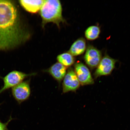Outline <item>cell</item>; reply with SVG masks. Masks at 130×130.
<instances>
[{
    "label": "cell",
    "mask_w": 130,
    "mask_h": 130,
    "mask_svg": "<svg viewBox=\"0 0 130 130\" xmlns=\"http://www.w3.org/2000/svg\"><path fill=\"white\" fill-rule=\"evenodd\" d=\"M24 36L15 4L12 1L0 0V50L15 47Z\"/></svg>",
    "instance_id": "cell-1"
},
{
    "label": "cell",
    "mask_w": 130,
    "mask_h": 130,
    "mask_svg": "<svg viewBox=\"0 0 130 130\" xmlns=\"http://www.w3.org/2000/svg\"><path fill=\"white\" fill-rule=\"evenodd\" d=\"M34 74H26L18 71H13L9 72L4 77H1L4 82V86L0 89V94L5 91L13 88L24 81L29 76Z\"/></svg>",
    "instance_id": "cell-3"
},
{
    "label": "cell",
    "mask_w": 130,
    "mask_h": 130,
    "mask_svg": "<svg viewBox=\"0 0 130 130\" xmlns=\"http://www.w3.org/2000/svg\"><path fill=\"white\" fill-rule=\"evenodd\" d=\"M12 92L13 96L19 104L27 100L31 94L30 82L23 81L12 88Z\"/></svg>",
    "instance_id": "cell-5"
},
{
    "label": "cell",
    "mask_w": 130,
    "mask_h": 130,
    "mask_svg": "<svg viewBox=\"0 0 130 130\" xmlns=\"http://www.w3.org/2000/svg\"><path fill=\"white\" fill-rule=\"evenodd\" d=\"M57 59L58 62L66 68L72 66L75 61L74 56L69 53H64L58 55Z\"/></svg>",
    "instance_id": "cell-13"
},
{
    "label": "cell",
    "mask_w": 130,
    "mask_h": 130,
    "mask_svg": "<svg viewBox=\"0 0 130 130\" xmlns=\"http://www.w3.org/2000/svg\"><path fill=\"white\" fill-rule=\"evenodd\" d=\"M87 45L85 39L81 38L76 40L72 45L69 53L74 56H79L83 54L87 49Z\"/></svg>",
    "instance_id": "cell-11"
},
{
    "label": "cell",
    "mask_w": 130,
    "mask_h": 130,
    "mask_svg": "<svg viewBox=\"0 0 130 130\" xmlns=\"http://www.w3.org/2000/svg\"><path fill=\"white\" fill-rule=\"evenodd\" d=\"M13 119L11 116L8 121L6 123L2 122L0 120V130H9L8 129L7 126L9 123Z\"/></svg>",
    "instance_id": "cell-14"
},
{
    "label": "cell",
    "mask_w": 130,
    "mask_h": 130,
    "mask_svg": "<svg viewBox=\"0 0 130 130\" xmlns=\"http://www.w3.org/2000/svg\"><path fill=\"white\" fill-rule=\"evenodd\" d=\"M116 60L106 54L102 57L94 73L95 78L111 74L114 69Z\"/></svg>",
    "instance_id": "cell-4"
},
{
    "label": "cell",
    "mask_w": 130,
    "mask_h": 130,
    "mask_svg": "<svg viewBox=\"0 0 130 130\" xmlns=\"http://www.w3.org/2000/svg\"><path fill=\"white\" fill-rule=\"evenodd\" d=\"M102 58V53L100 50L91 45L88 46L84 59L86 64L91 69L97 68Z\"/></svg>",
    "instance_id": "cell-6"
},
{
    "label": "cell",
    "mask_w": 130,
    "mask_h": 130,
    "mask_svg": "<svg viewBox=\"0 0 130 130\" xmlns=\"http://www.w3.org/2000/svg\"><path fill=\"white\" fill-rule=\"evenodd\" d=\"M0 105H1V104H0Z\"/></svg>",
    "instance_id": "cell-15"
},
{
    "label": "cell",
    "mask_w": 130,
    "mask_h": 130,
    "mask_svg": "<svg viewBox=\"0 0 130 130\" xmlns=\"http://www.w3.org/2000/svg\"><path fill=\"white\" fill-rule=\"evenodd\" d=\"M74 71L80 85L85 86L94 84L93 79L90 70L83 63L79 62L76 63Z\"/></svg>",
    "instance_id": "cell-7"
},
{
    "label": "cell",
    "mask_w": 130,
    "mask_h": 130,
    "mask_svg": "<svg viewBox=\"0 0 130 130\" xmlns=\"http://www.w3.org/2000/svg\"><path fill=\"white\" fill-rule=\"evenodd\" d=\"M43 25L52 22L59 26L63 22L62 8L58 0L44 1L40 10Z\"/></svg>",
    "instance_id": "cell-2"
},
{
    "label": "cell",
    "mask_w": 130,
    "mask_h": 130,
    "mask_svg": "<svg viewBox=\"0 0 130 130\" xmlns=\"http://www.w3.org/2000/svg\"><path fill=\"white\" fill-rule=\"evenodd\" d=\"M63 80V93L75 92L80 87V83L75 72L73 69L69 70Z\"/></svg>",
    "instance_id": "cell-8"
},
{
    "label": "cell",
    "mask_w": 130,
    "mask_h": 130,
    "mask_svg": "<svg viewBox=\"0 0 130 130\" xmlns=\"http://www.w3.org/2000/svg\"><path fill=\"white\" fill-rule=\"evenodd\" d=\"M67 68L58 62L55 63L48 70L47 72L53 78L59 83L63 80L67 71Z\"/></svg>",
    "instance_id": "cell-9"
},
{
    "label": "cell",
    "mask_w": 130,
    "mask_h": 130,
    "mask_svg": "<svg viewBox=\"0 0 130 130\" xmlns=\"http://www.w3.org/2000/svg\"><path fill=\"white\" fill-rule=\"evenodd\" d=\"M19 1L21 6L25 10L28 12L34 13L40 11L44 1L21 0Z\"/></svg>",
    "instance_id": "cell-10"
},
{
    "label": "cell",
    "mask_w": 130,
    "mask_h": 130,
    "mask_svg": "<svg viewBox=\"0 0 130 130\" xmlns=\"http://www.w3.org/2000/svg\"><path fill=\"white\" fill-rule=\"evenodd\" d=\"M101 29L97 25L90 26L86 29L85 32V36L87 40L93 41L97 39L100 36Z\"/></svg>",
    "instance_id": "cell-12"
}]
</instances>
